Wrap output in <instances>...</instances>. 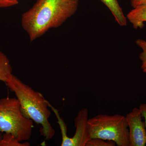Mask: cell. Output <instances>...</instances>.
<instances>
[{"instance_id": "cell-1", "label": "cell", "mask_w": 146, "mask_h": 146, "mask_svg": "<svg viewBox=\"0 0 146 146\" xmlns=\"http://www.w3.org/2000/svg\"><path fill=\"white\" fill-rule=\"evenodd\" d=\"M79 0H36L22 15L21 23L33 42L51 29L59 27L75 13Z\"/></svg>"}, {"instance_id": "cell-2", "label": "cell", "mask_w": 146, "mask_h": 146, "mask_svg": "<svg viewBox=\"0 0 146 146\" xmlns=\"http://www.w3.org/2000/svg\"><path fill=\"white\" fill-rule=\"evenodd\" d=\"M5 84L15 94L25 117L41 126V135L45 140L52 139L55 130L49 121L51 115L49 102L41 93L35 91L13 74Z\"/></svg>"}, {"instance_id": "cell-3", "label": "cell", "mask_w": 146, "mask_h": 146, "mask_svg": "<svg viewBox=\"0 0 146 146\" xmlns=\"http://www.w3.org/2000/svg\"><path fill=\"white\" fill-rule=\"evenodd\" d=\"M33 127V121L24 115L17 98L0 99L1 133L11 134L20 142H26L31 138Z\"/></svg>"}, {"instance_id": "cell-4", "label": "cell", "mask_w": 146, "mask_h": 146, "mask_svg": "<svg viewBox=\"0 0 146 146\" xmlns=\"http://www.w3.org/2000/svg\"><path fill=\"white\" fill-rule=\"evenodd\" d=\"M88 124L91 138L113 141L118 146H130L125 116L100 114L89 119Z\"/></svg>"}, {"instance_id": "cell-5", "label": "cell", "mask_w": 146, "mask_h": 146, "mask_svg": "<svg viewBox=\"0 0 146 146\" xmlns=\"http://www.w3.org/2000/svg\"><path fill=\"white\" fill-rule=\"evenodd\" d=\"M89 111L87 108H82L74 119L76 131L73 137L68 135L62 136L61 146H86L91 139L89 133Z\"/></svg>"}, {"instance_id": "cell-6", "label": "cell", "mask_w": 146, "mask_h": 146, "mask_svg": "<svg viewBox=\"0 0 146 146\" xmlns=\"http://www.w3.org/2000/svg\"><path fill=\"white\" fill-rule=\"evenodd\" d=\"M129 132L130 146L146 145V127L139 108H134L125 116Z\"/></svg>"}, {"instance_id": "cell-7", "label": "cell", "mask_w": 146, "mask_h": 146, "mask_svg": "<svg viewBox=\"0 0 146 146\" xmlns=\"http://www.w3.org/2000/svg\"><path fill=\"white\" fill-rule=\"evenodd\" d=\"M127 18L133 28H143L144 22H146V4L133 8L128 13Z\"/></svg>"}, {"instance_id": "cell-8", "label": "cell", "mask_w": 146, "mask_h": 146, "mask_svg": "<svg viewBox=\"0 0 146 146\" xmlns=\"http://www.w3.org/2000/svg\"><path fill=\"white\" fill-rule=\"evenodd\" d=\"M111 11L115 17V21L121 26L127 25L126 18L124 15L122 9L119 5L117 0H100Z\"/></svg>"}, {"instance_id": "cell-9", "label": "cell", "mask_w": 146, "mask_h": 146, "mask_svg": "<svg viewBox=\"0 0 146 146\" xmlns=\"http://www.w3.org/2000/svg\"><path fill=\"white\" fill-rule=\"evenodd\" d=\"M10 60L5 54L0 51V81L6 83L13 74Z\"/></svg>"}, {"instance_id": "cell-10", "label": "cell", "mask_w": 146, "mask_h": 146, "mask_svg": "<svg viewBox=\"0 0 146 146\" xmlns=\"http://www.w3.org/2000/svg\"><path fill=\"white\" fill-rule=\"evenodd\" d=\"M30 144L27 141L21 142L14 136L8 133H3L0 137V146H29Z\"/></svg>"}, {"instance_id": "cell-11", "label": "cell", "mask_w": 146, "mask_h": 146, "mask_svg": "<svg viewBox=\"0 0 146 146\" xmlns=\"http://www.w3.org/2000/svg\"><path fill=\"white\" fill-rule=\"evenodd\" d=\"M136 44L143 50L139 55V58L142 62L141 68L143 72L146 73V41L142 39L136 40Z\"/></svg>"}, {"instance_id": "cell-12", "label": "cell", "mask_w": 146, "mask_h": 146, "mask_svg": "<svg viewBox=\"0 0 146 146\" xmlns=\"http://www.w3.org/2000/svg\"><path fill=\"white\" fill-rule=\"evenodd\" d=\"M116 145L114 141L96 138H91L86 146H115Z\"/></svg>"}, {"instance_id": "cell-13", "label": "cell", "mask_w": 146, "mask_h": 146, "mask_svg": "<svg viewBox=\"0 0 146 146\" xmlns=\"http://www.w3.org/2000/svg\"><path fill=\"white\" fill-rule=\"evenodd\" d=\"M18 3V0H0V8L11 7L16 5Z\"/></svg>"}, {"instance_id": "cell-14", "label": "cell", "mask_w": 146, "mask_h": 146, "mask_svg": "<svg viewBox=\"0 0 146 146\" xmlns=\"http://www.w3.org/2000/svg\"><path fill=\"white\" fill-rule=\"evenodd\" d=\"M138 108L141 111L143 118L145 119V122L146 127V103L141 104L139 106Z\"/></svg>"}, {"instance_id": "cell-15", "label": "cell", "mask_w": 146, "mask_h": 146, "mask_svg": "<svg viewBox=\"0 0 146 146\" xmlns=\"http://www.w3.org/2000/svg\"><path fill=\"white\" fill-rule=\"evenodd\" d=\"M131 5L133 8L142 5L146 4V0H131Z\"/></svg>"}, {"instance_id": "cell-16", "label": "cell", "mask_w": 146, "mask_h": 146, "mask_svg": "<svg viewBox=\"0 0 146 146\" xmlns=\"http://www.w3.org/2000/svg\"><path fill=\"white\" fill-rule=\"evenodd\" d=\"M2 136V133L0 132V137H1Z\"/></svg>"}]
</instances>
